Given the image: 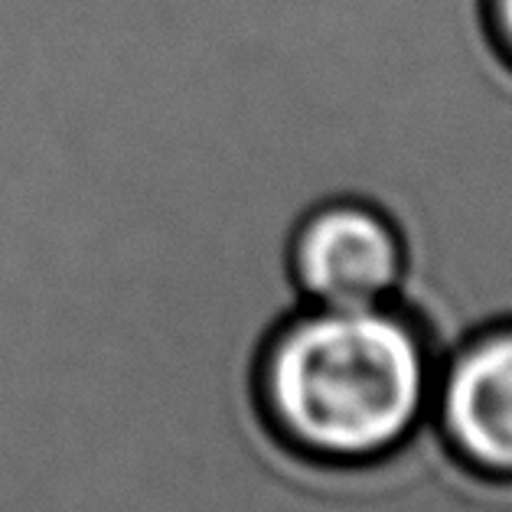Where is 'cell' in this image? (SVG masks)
Returning a JSON list of instances; mask_svg holds the SVG:
<instances>
[{"instance_id":"obj_1","label":"cell","mask_w":512,"mask_h":512,"mask_svg":"<svg viewBox=\"0 0 512 512\" xmlns=\"http://www.w3.org/2000/svg\"><path fill=\"white\" fill-rule=\"evenodd\" d=\"M428 382L418 323L389 304L314 307L281 323L258 359V402L271 431L323 460H366L402 444Z\"/></svg>"},{"instance_id":"obj_2","label":"cell","mask_w":512,"mask_h":512,"mask_svg":"<svg viewBox=\"0 0 512 512\" xmlns=\"http://www.w3.org/2000/svg\"><path fill=\"white\" fill-rule=\"evenodd\" d=\"M287 271L310 307H382L408 284V248L395 222L362 199L307 209L287 242Z\"/></svg>"},{"instance_id":"obj_3","label":"cell","mask_w":512,"mask_h":512,"mask_svg":"<svg viewBox=\"0 0 512 512\" xmlns=\"http://www.w3.org/2000/svg\"><path fill=\"white\" fill-rule=\"evenodd\" d=\"M444 428L477 467L512 473V323L457 353L444 385Z\"/></svg>"},{"instance_id":"obj_4","label":"cell","mask_w":512,"mask_h":512,"mask_svg":"<svg viewBox=\"0 0 512 512\" xmlns=\"http://www.w3.org/2000/svg\"><path fill=\"white\" fill-rule=\"evenodd\" d=\"M486 10H490V23L499 46L512 59V0H486Z\"/></svg>"}]
</instances>
